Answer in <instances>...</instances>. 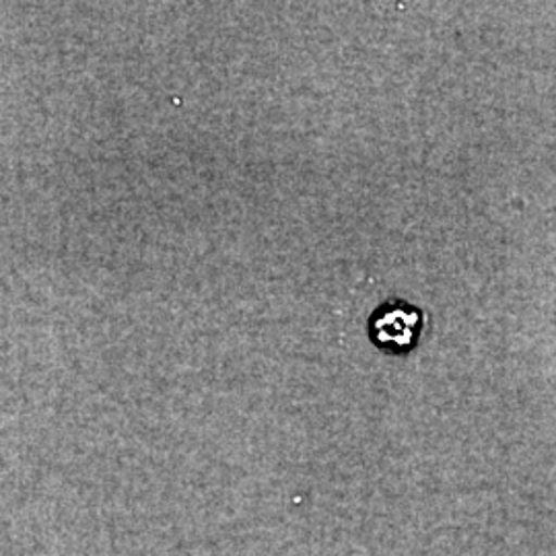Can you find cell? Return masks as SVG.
Instances as JSON below:
<instances>
[{"label":"cell","instance_id":"6da1fadb","mask_svg":"<svg viewBox=\"0 0 556 556\" xmlns=\"http://www.w3.org/2000/svg\"><path fill=\"white\" fill-rule=\"evenodd\" d=\"M422 330V309L402 299H390L381 303L367 321L369 340L388 355H408L415 351Z\"/></svg>","mask_w":556,"mask_h":556}]
</instances>
